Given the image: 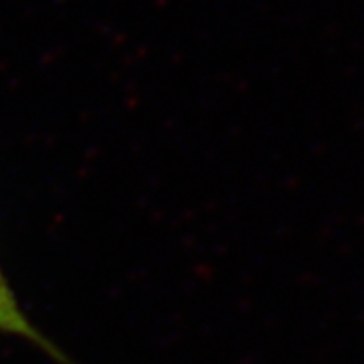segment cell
<instances>
[{"label":"cell","instance_id":"6da1fadb","mask_svg":"<svg viewBox=\"0 0 364 364\" xmlns=\"http://www.w3.org/2000/svg\"><path fill=\"white\" fill-rule=\"evenodd\" d=\"M0 330L2 332H13L18 336L33 340L35 344H39L43 350L51 352L53 356H57L59 352L53 350V346L49 342H45V338L41 336L39 332L28 324V320L25 318V314L18 310L16 301H14L13 291L9 289L2 273H0Z\"/></svg>","mask_w":364,"mask_h":364}]
</instances>
